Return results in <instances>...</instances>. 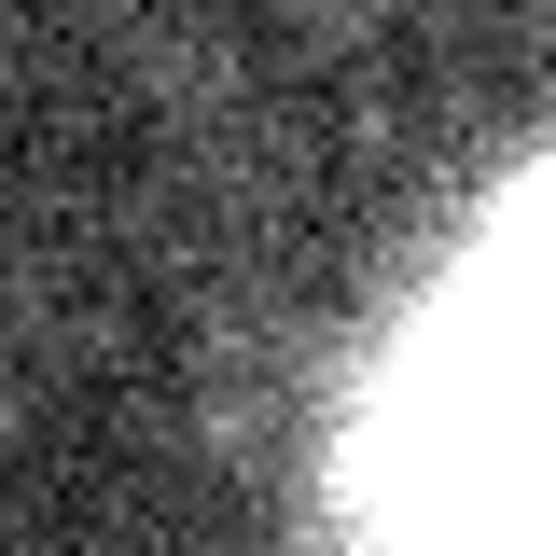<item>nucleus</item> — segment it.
<instances>
[{
  "mask_svg": "<svg viewBox=\"0 0 556 556\" xmlns=\"http://www.w3.org/2000/svg\"><path fill=\"white\" fill-rule=\"evenodd\" d=\"M390 556H556V265L431 362Z\"/></svg>",
  "mask_w": 556,
  "mask_h": 556,
  "instance_id": "f257e3e1",
  "label": "nucleus"
}]
</instances>
